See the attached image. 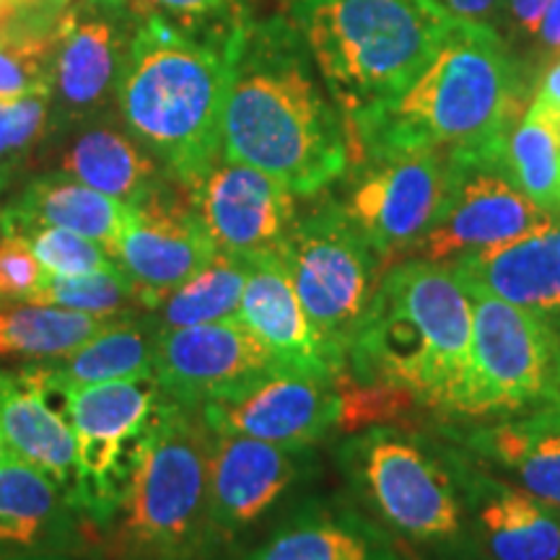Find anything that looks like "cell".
<instances>
[{
  "label": "cell",
  "mask_w": 560,
  "mask_h": 560,
  "mask_svg": "<svg viewBox=\"0 0 560 560\" xmlns=\"http://www.w3.org/2000/svg\"><path fill=\"white\" fill-rule=\"evenodd\" d=\"M5 454H9V444H5L3 429H0V462H3V459H5Z\"/></svg>",
  "instance_id": "cell-45"
},
{
  "label": "cell",
  "mask_w": 560,
  "mask_h": 560,
  "mask_svg": "<svg viewBox=\"0 0 560 560\" xmlns=\"http://www.w3.org/2000/svg\"><path fill=\"white\" fill-rule=\"evenodd\" d=\"M89 524L45 472L9 452L0 462V560L86 548Z\"/></svg>",
  "instance_id": "cell-20"
},
{
  "label": "cell",
  "mask_w": 560,
  "mask_h": 560,
  "mask_svg": "<svg viewBox=\"0 0 560 560\" xmlns=\"http://www.w3.org/2000/svg\"><path fill=\"white\" fill-rule=\"evenodd\" d=\"M210 441L198 410L164 397L122 506L100 532L107 560H213Z\"/></svg>",
  "instance_id": "cell-6"
},
{
  "label": "cell",
  "mask_w": 560,
  "mask_h": 560,
  "mask_svg": "<svg viewBox=\"0 0 560 560\" xmlns=\"http://www.w3.org/2000/svg\"><path fill=\"white\" fill-rule=\"evenodd\" d=\"M190 195L215 249L242 260L278 257L296 221V195L289 187L255 166L223 156Z\"/></svg>",
  "instance_id": "cell-18"
},
{
  "label": "cell",
  "mask_w": 560,
  "mask_h": 560,
  "mask_svg": "<svg viewBox=\"0 0 560 560\" xmlns=\"http://www.w3.org/2000/svg\"><path fill=\"white\" fill-rule=\"evenodd\" d=\"M436 3L454 19L475 21V24H490V19L503 11V0H436Z\"/></svg>",
  "instance_id": "cell-39"
},
{
  "label": "cell",
  "mask_w": 560,
  "mask_h": 560,
  "mask_svg": "<svg viewBox=\"0 0 560 560\" xmlns=\"http://www.w3.org/2000/svg\"><path fill=\"white\" fill-rule=\"evenodd\" d=\"M138 21L130 0H75L70 5L50 66L52 132L107 115Z\"/></svg>",
  "instance_id": "cell-11"
},
{
  "label": "cell",
  "mask_w": 560,
  "mask_h": 560,
  "mask_svg": "<svg viewBox=\"0 0 560 560\" xmlns=\"http://www.w3.org/2000/svg\"><path fill=\"white\" fill-rule=\"evenodd\" d=\"M0 429L9 452L45 472L73 503V431L60 402L24 366L19 371L0 369Z\"/></svg>",
  "instance_id": "cell-23"
},
{
  "label": "cell",
  "mask_w": 560,
  "mask_h": 560,
  "mask_svg": "<svg viewBox=\"0 0 560 560\" xmlns=\"http://www.w3.org/2000/svg\"><path fill=\"white\" fill-rule=\"evenodd\" d=\"M540 39V47L548 55H558L560 58V0H552L540 21V30L535 34Z\"/></svg>",
  "instance_id": "cell-41"
},
{
  "label": "cell",
  "mask_w": 560,
  "mask_h": 560,
  "mask_svg": "<svg viewBox=\"0 0 560 560\" xmlns=\"http://www.w3.org/2000/svg\"><path fill=\"white\" fill-rule=\"evenodd\" d=\"M247 262L249 272L236 319L260 340L280 369L340 380L346 374V355L322 338L280 257L270 255Z\"/></svg>",
  "instance_id": "cell-19"
},
{
  "label": "cell",
  "mask_w": 560,
  "mask_h": 560,
  "mask_svg": "<svg viewBox=\"0 0 560 560\" xmlns=\"http://www.w3.org/2000/svg\"><path fill=\"white\" fill-rule=\"evenodd\" d=\"M130 3L140 16H145V13H161L166 19L190 24L195 19L226 13L234 0H130Z\"/></svg>",
  "instance_id": "cell-37"
},
{
  "label": "cell",
  "mask_w": 560,
  "mask_h": 560,
  "mask_svg": "<svg viewBox=\"0 0 560 560\" xmlns=\"http://www.w3.org/2000/svg\"><path fill=\"white\" fill-rule=\"evenodd\" d=\"M278 257L322 338L346 355L384 276L380 252L342 202L327 200L296 215Z\"/></svg>",
  "instance_id": "cell-10"
},
{
  "label": "cell",
  "mask_w": 560,
  "mask_h": 560,
  "mask_svg": "<svg viewBox=\"0 0 560 560\" xmlns=\"http://www.w3.org/2000/svg\"><path fill=\"white\" fill-rule=\"evenodd\" d=\"M346 376L467 418L472 301L450 265L418 257L384 272L348 342Z\"/></svg>",
  "instance_id": "cell-3"
},
{
  "label": "cell",
  "mask_w": 560,
  "mask_h": 560,
  "mask_svg": "<svg viewBox=\"0 0 560 560\" xmlns=\"http://www.w3.org/2000/svg\"><path fill=\"white\" fill-rule=\"evenodd\" d=\"M117 319L91 317L52 304L0 301V361H19L24 366L60 361Z\"/></svg>",
  "instance_id": "cell-29"
},
{
  "label": "cell",
  "mask_w": 560,
  "mask_h": 560,
  "mask_svg": "<svg viewBox=\"0 0 560 560\" xmlns=\"http://www.w3.org/2000/svg\"><path fill=\"white\" fill-rule=\"evenodd\" d=\"M50 130V94L0 100V166L16 172L19 161Z\"/></svg>",
  "instance_id": "cell-34"
},
{
  "label": "cell",
  "mask_w": 560,
  "mask_h": 560,
  "mask_svg": "<svg viewBox=\"0 0 560 560\" xmlns=\"http://www.w3.org/2000/svg\"><path fill=\"white\" fill-rule=\"evenodd\" d=\"M296 16L346 120L400 100L457 24L436 0H325Z\"/></svg>",
  "instance_id": "cell-5"
},
{
  "label": "cell",
  "mask_w": 560,
  "mask_h": 560,
  "mask_svg": "<svg viewBox=\"0 0 560 560\" xmlns=\"http://www.w3.org/2000/svg\"><path fill=\"white\" fill-rule=\"evenodd\" d=\"M280 369L236 317L156 332L153 380L170 400L200 410Z\"/></svg>",
  "instance_id": "cell-17"
},
{
  "label": "cell",
  "mask_w": 560,
  "mask_h": 560,
  "mask_svg": "<svg viewBox=\"0 0 560 560\" xmlns=\"http://www.w3.org/2000/svg\"><path fill=\"white\" fill-rule=\"evenodd\" d=\"M213 433L314 446L340 429L338 380L276 369L198 410Z\"/></svg>",
  "instance_id": "cell-15"
},
{
  "label": "cell",
  "mask_w": 560,
  "mask_h": 560,
  "mask_svg": "<svg viewBox=\"0 0 560 560\" xmlns=\"http://www.w3.org/2000/svg\"><path fill=\"white\" fill-rule=\"evenodd\" d=\"M465 285L540 314L560 332V226L450 265Z\"/></svg>",
  "instance_id": "cell-24"
},
{
  "label": "cell",
  "mask_w": 560,
  "mask_h": 560,
  "mask_svg": "<svg viewBox=\"0 0 560 560\" xmlns=\"http://www.w3.org/2000/svg\"><path fill=\"white\" fill-rule=\"evenodd\" d=\"M317 3H325V0H291V5L296 11H304V9H310V5H317Z\"/></svg>",
  "instance_id": "cell-43"
},
{
  "label": "cell",
  "mask_w": 560,
  "mask_h": 560,
  "mask_svg": "<svg viewBox=\"0 0 560 560\" xmlns=\"http://www.w3.org/2000/svg\"><path fill=\"white\" fill-rule=\"evenodd\" d=\"M240 560H400L392 535L340 501L301 506Z\"/></svg>",
  "instance_id": "cell-22"
},
{
  "label": "cell",
  "mask_w": 560,
  "mask_h": 560,
  "mask_svg": "<svg viewBox=\"0 0 560 560\" xmlns=\"http://www.w3.org/2000/svg\"><path fill=\"white\" fill-rule=\"evenodd\" d=\"M552 0H503L509 24L522 34H537L540 21Z\"/></svg>",
  "instance_id": "cell-38"
},
{
  "label": "cell",
  "mask_w": 560,
  "mask_h": 560,
  "mask_svg": "<svg viewBox=\"0 0 560 560\" xmlns=\"http://www.w3.org/2000/svg\"><path fill=\"white\" fill-rule=\"evenodd\" d=\"M125 223V206L94 187L83 185L66 172L34 177L0 215V229L24 231L50 226L66 229L102 244L115 260Z\"/></svg>",
  "instance_id": "cell-26"
},
{
  "label": "cell",
  "mask_w": 560,
  "mask_h": 560,
  "mask_svg": "<svg viewBox=\"0 0 560 560\" xmlns=\"http://www.w3.org/2000/svg\"><path fill=\"white\" fill-rule=\"evenodd\" d=\"M223 52L221 156L270 174L296 198L340 179L350 161L346 117L314 79L304 32L283 19L247 21L223 37Z\"/></svg>",
  "instance_id": "cell-1"
},
{
  "label": "cell",
  "mask_w": 560,
  "mask_h": 560,
  "mask_svg": "<svg viewBox=\"0 0 560 560\" xmlns=\"http://www.w3.org/2000/svg\"><path fill=\"white\" fill-rule=\"evenodd\" d=\"M520 122V73L490 24L459 21L423 75L400 100L346 120L363 161L410 151H454L501 164Z\"/></svg>",
  "instance_id": "cell-2"
},
{
  "label": "cell",
  "mask_w": 560,
  "mask_h": 560,
  "mask_svg": "<svg viewBox=\"0 0 560 560\" xmlns=\"http://www.w3.org/2000/svg\"><path fill=\"white\" fill-rule=\"evenodd\" d=\"M0 215H3V206H0Z\"/></svg>",
  "instance_id": "cell-47"
},
{
  "label": "cell",
  "mask_w": 560,
  "mask_h": 560,
  "mask_svg": "<svg viewBox=\"0 0 560 560\" xmlns=\"http://www.w3.org/2000/svg\"><path fill=\"white\" fill-rule=\"evenodd\" d=\"M247 272V260L219 252L206 268L166 293L164 299H159L145 314L156 332L236 317Z\"/></svg>",
  "instance_id": "cell-30"
},
{
  "label": "cell",
  "mask_w": 560,
  "mask_h": 560,
  "mask_svg": "<svg viewBox=\"0 0 560 560\" xmlns=\"http://www.w3.org/2000/svg\"><path fill=\"white\" fill-rule=\"evenodd\" d=\"M47 272L19 231L0 229V301L9 304H39Z\"/></svg>",
  "instance_id": "cell-35"
},
{
  "label": "cell",
  "mask_w": 560,
  "mask_h": 560,
  "mask_svg": "<svg viewBox=\"0 0 560 560\" xmlns=\"http://www.w3.org/2000/svg\"><path fill=\"white\" fill-rule=\"evenodd\" d=\"M229 62L185 21L140 16L125 52L115 107L132 138L192 190L221 159Z\"/></svg>",
  "instance_id": "cell-4"
},
{
  "label": "cell",
  "mask_w": 560,
  "mask_h": 560,
  "mask_svg": "<svg viewBox=\"0 0 560 560\" xmlns=\"http://www.w3.org/2000/svg\"><path fill=\"white\" fill-rule=\"evenodd\" d=\"M24 236L30 242L34 257L39 260L42 270L50 278H73L117 268V262L112 260L109 252L102 244L86 240L81 234H73V231L39 226L24 231Z\"/></svg>",
  "instance_id": "cell-33"
},
{
  "label": "cell",
  "mask_w": 560,
  "mask_h": 560,
  "mask_svg": "<svg viewBox=\"0 0 560 560\" xmlns=\"http://www.w3.org/2000/svg\"><path fill=\"white\" fill-rule=\"evenodd\" d=\"M350 488L387 532L420 545H454L470 527V462L436 441L371 425L338 450Z\"/></svg>",
  "instance_id": "cell-7"
},
{
  "label": "cell",
  "mask_w": 560,
  "mask_h": 560,
  "mask_svg": "<svg viewBox=\"0 0 560 560\" xmlns=\"http://www.w3.org/2000/svg\"><path fill=\"white\" fill-rule=\"evenodd\" d=\"M9 179H11V172H5L3 166H0V192L5 190V185H9Z\"/></svg>",
  "instance_id": "cell-44"
},
{
  "label": "cell",
  "mask_w": 560,
  "mask_h": 560,
  "mask_svg": "<svg viewBox=\"0 0 560 560\" xmlns=\"http://www.w3.org/2000/svg\"><path fill=\"white\" fill-rule=\"evenodd\" d=\"M465 444L560 511V408L499 418L467 433Z\"/></svg>",
  "instance_id": "cell-27"
},
{
  "label": "cell",
  "mask_w": 560,
  "mask_h": 560,
  "mask_svg": "<svg viewBox=\"0 0 560 560\" xmlns=\"http://www.w3.org/2000/svg\"><path fill=\"white\" fill-rule=\"evenodd\" d=\"M24 369L45 384L66 412L75 441L73 503L89 529L100 535L128 495L164 405V392L153 376L66 389L30 366Z\"/></svg>",
  "instance_id": "cell-8"
},
{
  "label": "cell",
  "mask_w": 560,
  "mask_h": 560,
  "mask_svg": "<svg viewBox=\"0 0 560 560\" xmlns=\"http://www.w3.org/2000/svg\"><path fill=\"white\" fill-rule=\"evenodd\" d=\"M532 107L550 112V115H560V60L542 75Z\"/></svg>",
  "instance_id": "cell-40"
},
{
  "label": "cell",
  "mask_w": 560,
  "mask_h": 560,
  "mask_svg": "<svg viewBox=\"0 0 560 560\" xmlns=\"http://www.w3.org/2000/svg\"><path fill=\"white\" fill-rule=\"evenodd\" d=\"M454 185L433 226L418 244L420 260L454 265L556 226V215L532 202L495 161L454 153Z\"/></svg>",
  "instance_id": "cell-12"
},
{
  "label": "cell",
  "mask_w": 560,
  "mask_h": 560,
  "mask_svg": "<svg viewBox=\"0 0 560 560\" xmlns=\"http://www.w3.org/2000/svg\"><path fill=\"white\" fill-rule=\"evenodd\" d=\"M153 348H156V327L143 312L112 322L66 359L34 363L30 369L66 389L140 380V376H153Z\"/></svg>",
  "instance_id": "cell-28"
},
{
  "label": "cell",
  "mask_w": 560,
  "mask_h": 560,
  "mask_svg": "<svg viewBox=\"0 0 560 560\" xmlns=\"http://www.w3.org/2000/svg\"><path fill=\"white\" fill-rule=\"evenodd\" d=\"M215 255L219 249L202 226L190 190L177 179H164L145 198L125 206L115 262L128 276L145 312Z\"/></svg>",
  "instance_id": "cell-14"
},
{
  "label": "cell",
  "mask_w": 560,
  "mask_h": 560,
  "mask_svg": "<svg viewBox=\"0 0 560 560\" xmlns=\"http://www.w3.org/2000/svg\"><path fill=\"white\" fill-rule=\"evenodd\" d=\"M314 467L312 446H285L234 433L210 441V524L226 548L265 520Z\"/></svg>",
  "instance_id": "cell-16"
},
{
  "label": "cell",
  "mask_w": 560,
  "mask_h": 560,
  "mask_svg": "<svg viewBox=\"0 0 560 560\" xmlns=\"http://www.w3.org/2000/svg\"><path fill=\"white\" fill-rule=\"evenodd\" d=\"M558 132H560V115H558Z\"/></svg>",
  "instance_id": "cell-46"
},
{
  "label": "cell",
  "mask_w": 560,
  "mask_h": 560,
  "mask_svg": "<svg viewBox=\"0 0 560 560\" xmlns=\"http://www.w3.org/2000/svg\"><path fill=\"white\" fill-rule=\"evenodd\" d=\"M465 289L472 301L467 418H509L560 408V332L540 314L478 285Z\"/></svg>",
  "instance_id": "cell-9"
},
{
  "label": "cell",
  "mask_w": 560,
  "mask_h": 560,
  "mask_svg": "<svg viewBox=\"0 0 560 560\" xmlns=\"http://www.w3.org/2000/svg\"><path fill=\"white\" fill-rule=\"evenodd\" d=\"M50 66L52 62L0 47V100L50 94Z\"/></svg>",
  "instance_id": "cell-36"
},
{
  "label": "cell",
  "mask_w": 560,
  "mask_h": 560,
  "mask_svg": "<svg viewBox=\"0 0 560 560\" xmlns=\"http://www.w3.org/2000/svg\"><path fill=\"white\" fill-rule=\"evenodd\" d=\"M39 304H52L60 310L83 312L91 317H132L143 314L136 289L120 268L86 272L73 278H50L47 276L45 291Z\"/></svg>",
  "instance_id": "cell-32"
},
{
  "label": "cell",
  "mask_w": 560,
  "mask_h": 560,
  "mask_svg": "<svg viewBox=\"0 0 560 560\" xmlns=\"http://www.w3.org/2000/svg\"><path fill=\"white\" fill-rule=\"evenodd\" d=\"M475 540L490 560H560V511L527 490L467 470Z\"/></svg>",
  "instance_id": "cell-21"
},
{
  "label": "cell",
  "mask_w": 560,
  "mask_h": 560,
  "mask_svg": "<svg viewBox=\"0 0 560 560\" xmlns=\"http://www.w3.org/2000/svg\"><path fill=\"white\" fill-rule=\"evenodd\" d=\"M58 172L70 174L122 206H132L156 190L170 172L151 156L125 125H115L107 115L62 132Z\"/></svg>",
  "instance_id": "cell-25"
},
{
  "label": "cell",
  "mask_w": 560,
  "mask_h": 560,
  "mask_svg": "<svg viewBox=\"0 0 560 560\" xmlns=\"http://www.w3.org/2000/svg\"><path fill=\"white\" fill-rule=\"evenodd\" d=\"M3 560H75V556H68V552H24V556H11Z\"/></svg>",
  "instance_id": "cell-42"
},
{
  "label": "cell",
  "mask_w": 560,
  "mask_h": 560,
  "mask_svg": "<svg viewBox=\"0 0 560 560\" xmlns=\"http://www.w3.org/2000/svg\"><path fill=\"white\" fill-rule=\"evenodd\" d=\"M501 170L532 202L560 213V132L558 115L532 107L509 130L501 149Z\"/></svg>",
  "instance_id": "cell-31"
},
{
  "label": "cell",
  "mask_w": 560,
  "mask_h": 560,
  "mask_svg": "<svg viewBox=\"0 0 560 560\" xmlns=\"http://www.w3.org/2000/svg\"><path fill=\"white\" fill-rule=\"evenodd\" d=\"M454 174L457 164L450 151H410L366 161L342 208L387 265L397 252L416 249L433 226Z\"/></svg>",
  "instance_id": "cell-13"
}]
</instances>
